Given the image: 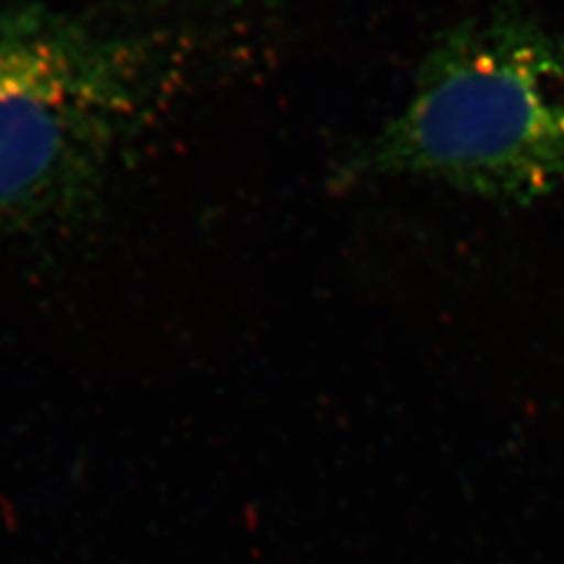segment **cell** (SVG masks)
<instances>
[{
  "mask_svg": "<svg viewBox=\"0 0 564 564\" xmlns=\"http://www.w3.org/2000/svg\"><path fill=\"white\" fill-rule=\"evenodd\" d=\"M160 42L39 2H0V239L80 223L165 86Z\"/></svg>",
  "mask_w": 564,
  "mask_h": 564,
  "instance_id": "obj_1",
  "label": "cell"
},
{
  "mask_svg": "<svg viewBox=\"0 0 564 564\" xmlns=\"http://www.w3.org/2000/svg\"><path fill=\"white\" fill-rule=\"evenodd\" d=\"M341 181L440 182L500 203L564 188V41L531 21H464L433 44L400 111Z\"/></svg>",
  "mask_w": 564,
  "mask_h": 564,
  "instance_id": "obj_2",
  "label": "cell"
}]
</instances>
